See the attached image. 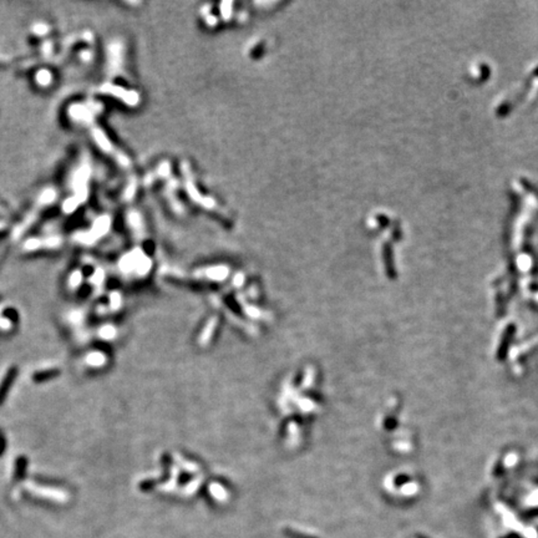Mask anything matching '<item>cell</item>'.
I'll list each match as a JSON object with an SVG mask.
<instances>
[{"label":"cell","instance_id":"6da1fadb","mask_svg":"<svg viewBox=\"0 0 538 538\" xmlns=\"http://www.w3.org/2000/svg\"><path fill=\"white\" fill-rule=\"evenodd\" d=\"M15 374H16L15 368H9L7 373L3 375L2 381H0V404H2L3 400H4L5 398V395H7L8 390H9L8 388L11 386V382H13L14 378H15Z\"/></svg>","mask_w":538,"mask_h":538},{"label":"cell","instance_id":"7a4b0ae2","mask_svg":"<svg viewBox=\"0 0 538 538\" xmlns=\"http://www.w3.org/2000/svg\"><path fill=\"white\" fill-rule=\"evenodd\" d=\"M56 374H57V371L54 370V369H50V370H48V371H42V370L41 371H37V373L34 374V380H36V381L47 380L49 376H50V378H51V376L56 375Z\"/></svg>","mask_w":538,"mask_h":538}]
</instances>
